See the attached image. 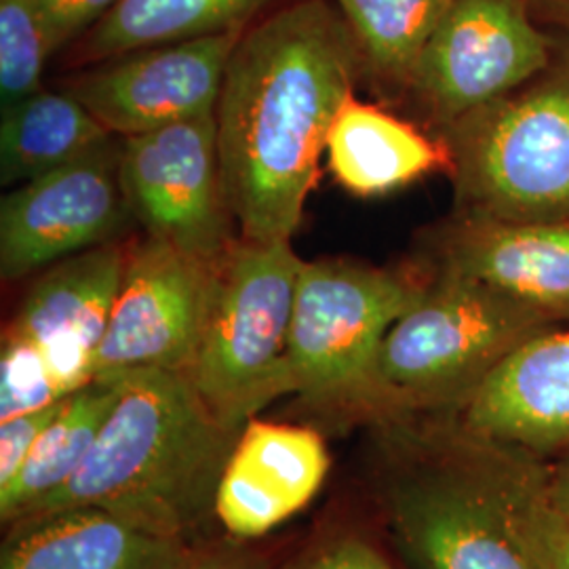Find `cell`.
Listing matches in <instances>:
<instances>
[{
  "label": "cell",
  "mask_w": 569,
  "mask_h": 569,
  "mask_svg": "<svg viewBox=\"0 0 569 569\" xmlns=\"http://www.w3.org/2000/svg\"><path fill=\"white\" fill-rule=\"evenodd\" d=\"M367 74L336 2L296 0L249 26L216 108L226 197L241 239L293 241L342 103Z\"/></svg>",
  "instance_id": "obj_1"
},
{
  "label": "cell",
  "mask_w": 569,
  "mask_h": 569,
  "mask_svg": "<svg viewBox=\"0 0 569 569\" xmlns=\"http://www.w3.org/2000/svg\"><path fill=\"white\" fill-rule=\"evenodd\" d=\"M399 449L382 481L397 547L418 569H536L523 540L547 460L465 427L453 411L382 425Z\"/></svg>",
  "instance_id": "obj_2"
},
{
  "label": "cell",
  "mask_w": 569,
  "mask_h": 569,
  "mask_svg": "<svg viewBox=\"0 0 569 569\" xmlns=\"http://www.w3.org/2000/svg\"><path fill=\"white\" fill-rule=\"evenodd\" d=\"M121 390L77 475L30 515L100 509L136 528L188 540L213 515L239 432L222 425L188 376L117 373Z\"/></svg>",
  "instance_id": "obj_3"
},
{
  "label": "cell",
  "mask_w": 569,
  "mask_h": 569,
  "mask_svg": "<svg viewBox=\"0 0 569 569\" xmlns=\"http://www.w3.org/2000/svg\"><path fill=\"white\" fill-rule=\"evenodd\" d=\"M428 281L422 262L305 260L287 348L293 395L340 420L380 427L397 420L380 352L390 327L425 296Z\"/></svg>",
  "instance_id": "obj_4"
},
{
  "label": "cell",
  "mask_w": 569,
  "mask_h": 569,
  "mask_svg": "<svg viewBox=\"0 0 569 569\" xmlns=\"http://www.w3.org/2000/svg\"><path fill=\"white\" fill-rule=\"evenodd\" d=\"M435 133L451 159L453 211L569 220V42L531 81Z\"/></svg>",
  "instance_id": "obj_5"
},
{
  "label": "cell",
  "mask_w": 569,
  "mask_h": 569,
  "mask_svg": "<svg viewBox=\"0 0 569 569\" xmlns=\"http://www.w3.org/2000/svg\"><path fill=\"white\" fill-rule=\"evenodd\" d=\"M557 326L489 284L430 270L425 296L387 333L380 373L399 418L456 411L512 350Z\"/></svg>",
  "instance_id": "obj_6"
},
{
  "label": "cell",
  "mask_w": 569,
  "mask_h": 569,
  "mask_svg": "<svg viewBox=\"0 0 569 569\" xmlns=\"http://www.w3.org/2000/svg\"><path fill=\"white\" fill-rule=\"evenodd\" d=\"M305 260L291 241L239 239L218 289L188 380L216 418L241 432L266 406L293 395L289 333Z\"/></svg>",
  "instance_id": "obj_7"
},
{
  "label": "cell",
  "mask_w": 569,
  "mask_h": 569,
  "mask_svg": "<svg viewBox=\"0 0 569 569\" xmlns=\"http://www.w3.org/2000/svg\"><path fill=\"white\" fill-rule=\"evenodd\" d=\"M121 180L143 234L220 266L241 232L226 197L216 112L122 138Z\"/></svg>",
  "instance_id": "obj_8"
},
{
  "label": "cell",
  "mask_w": 569,
  "mask_h": 569,
  "mask_svg": "<svg viewBox=\"0 0 569 569\" xmlns=\"http://www.w3.org/2000/svg\"><path fill=\"white\" fill-rule=\"evenodd\" d=\"M552 53L526 0H453L407 91L439 131L531 81Z\"/></svg>",
  "instance_id": "obj_9"
},
{
  "label": "cell",
  "mask_w": 569,
  "mask_h": 569,
  "mask_svg": "<svg viewBox=\"0 0 569 569\" xmlns=\"http://www.w3.org/2000/svg\"><path fill=\"white\" fill-rule=\"evenodd\" d=\"M218 272L220 266L148 234L129 241L121 289L96 355V378L133 369L186 376L203 340Z\"/></svg>",
  "instance_id": "obj_10"
},
{
  "label": "cell",
  "mask_w": 569,
  "mask_h": 569,
  "mask_svg": "<svg viewBox=\"0 0 569 569\" xmlns=\"http://www.w3.org/2000/svg\"><path fill=\"white\" fill-rule=\"evenodd\" d=\"M117 136L72 163L16 186L0 203V277L21 281L98 244L133 220Z\"/></svg>",
  "instance_id": "obj_11"
},
{
  "label": "cell",
  "mask_w": 569,
  "mask_h": 569,
  "mask_svg": "<svg viewBox=\"0 0 569 569\" xmlns=\"http://www.w3.org/2000/svg\"><path fill=\"white\" fill-rule=\"evenodd\" d=\"M243 32L167 42L82 66L63 91L117 138L213 114L226 66Z\"/></svg>",
  "instance_id": "obj_12"
},
{
  "label": "cell",
  "mask_w": 569,
  "mask_h": 569,
  "mask_svg": "<svg viewBox=\"0 0 569 569\" xmlns=\"http://www.w3.org/2000/svg\"><path fill=\"white\" fill-rule=\"evenodd\" d=\"M430 270L456 272L489 284L569 323V220L509 222L453 211L425 237Z\"/></svg>",
  "instance_id": "obj_13"
},
{
  "label": "cell",
  "mask_w": 569,
  "mask_h": 569,
  "mask_svg": "<svg viewBox=\"0 0 569 569\" xmlns=\"http://www.w3.org/2000/svg\"><path fill=\"white\" fill-rule=\"evenodd\" d=\"M127 244H98L49 266L28 287L4 333L28 338L63 397L96 380V355L121 289Z\"/></svg>",
  "instance_id": "obj_14"
},
{
  "label": "cell",
  "mask_w": 569,
  "mask_h": 569,
  "mask_svg": "<svg viewBox=\"0 0 569 569\" xmlns=\"http://www.w3.org/2000/svg\"><path fill=\"white\" fill-rule=\"evenodd\" d=\"M329 467V449L315 428L256 416L230 449L213 517L232 538H262L315 500Z\"/></svg>",
  "instance_id": "obj_15"
},
{
  "label": "cell",
  "mask_w": 569,
  "mask_h": 569,
  "mask_svg": "<svg viewBox=\"0 0 569 569\" xmlns=\"http://www.w3.org/2000/svg\"><path fill=\"white\" fill-rule=\"evenodd\" d=\"M465 427L542 460L569 449V323L512 350L453 411Z\"/></svg>",
  "instance_id": "obj_16"
},
{
  "label": "cell",
  "mask_w": 569,
  "mask_h": 569,
  "mask_svg": "<svg viewBox=\"0 0 569 569\" xmlns=\"http://www.w3.org/2000/svg\"><path fill=\"white\" fill-rule=\"evenodd\" d=\"M197 552L100 509H63L11 523L0 569H183Z\"/></svg>",
  "instance_id": "obj_17"
},
{
  "label": "cell",
  "mask_w": 569,
  "mask_h": 569,
  "mask_svg": "<svg viewBox=\"0 0 569 569\" xmlns=\"http://www.w3.org/2000/svg\"><path fill=\"white\" fill-rule=\"evenodd\" d=\"M329 169L355 197H385L428 173H449L448 146L420 127L355 93L342 103L327 138Z\"/></svg>",
  "instance_id": "obj_18"
},
{
  "label": "cell",
  "mask_w": 569,
  "mask_h": 569,
  "mask_svg": "<svg viewBox=\"0 0 569 569\" xmlns=\"http://www.w3.org/2000/svg\"><path fill=\"white\" fill-rule=\"evenodd\" d=\"M296 0H119L74 44L82 66L167 42L244 32Z\"/></svg>",
  "instance_id": "obj_19"
},
{
  "label": "cell",
  "mask_w": 569,
  "mask_h": 569,
  "mask_svg": "<svg viewBox=\"0 0 569 569\" xmlns=\"http://www.w3.org/2000/svg\"><path fill=\"white\" fill-rule=\"evenodd\" d=\"M119 390V376H98L61 401L16 481L0 489L2 523L20 521L77 475L96 446Z\"/></svg>",
  "instance_id": "obj_20"
},
{
  "label": "cell",
  "mask_w": 569,
  "mask_h": 569,
  "mask_svg": "<svg viewBox=\"0 0 569 569\" xmlns=\"http://www.w3.org/2000/svg\"><path fill=\"white\" fill-rule=\"evenodd\" d=\"M114 138L74 96L41 89L2 110L0 182L20 186Z\"/></svg>",
  "instance_id": "obj_21"
},
{
  "label": "cell",
  "mask_w": 569,
  "mask_h": 569,
  "mask_svg": "<svg viewBox=\"0 0 569 569\" xmlns=\"http://www.w3.org/2000/svg\"><path fill=\"white\" fill-rule=\"evenodd\" d=\"M366 60L367 74L409 89L413 70L453 0H333Z\"/></svg>",
  "instance_id": "obj_22"
},
{
  "label": "cell",
  "mask_w": 569,
  "mask_h": 569,
  "mask_svg": "<svg viewBox=\"0 0 569 569\" xmlns=\"http://www.w3.org/2000/svg\"><path fill=\"white\" fill-rule=\"evenodd\" d=\"M51 47L32 0H0V102L2 110L42 89Z\"/></svg>",
  "instance_id": "obj_23"
},
{
  "label": "cell",
  "mask_w": 569,
  "mask_h": 569,
  "mask_svg": "<svg viewBox=\"0 0 569 569\" xmlns=\"http://www.w3.org/2000/svg\"><path fill=\"white\" fill-rule=\"evenodd\" d=\"M61 399L60 388L42 357L28 338L2 333L0 348V420L41 411Z\"/></svg>",
  "instance_id": "obj_24"
},
{
  "label": "cell",
  "mask_w": 569,
  "mask_h": 569,
  "mask_svg": "<svg viewBox=\"0 0 569 569\" xmlns=\"http://www.w3.org/2000/svg\"><path fill=\"white\" fill-rule=\"evenodd\" d=\"M42 30L58 53L70 42L84 37L119 0H32Z\"/></svg>",
  "instance_id": "obj_25"
},
{
  "label": "cell",
  "mask_w": 569,
  "mask_h": 569,
  "mask_svg": "<svg viewBox=\"0 0 569 569\" xmlns=\"http://www.w3.org/2000/svg\"><path fill=\"white\" fill-rule=\"evenodd\" d=\"M523 540L536 569H569V523L550 507L547 493L529 509Z\"/></svg>",
  "instance_id": "obj_26"
},
{
  "label": "cell",
  "mask_w": 569,
  "mask_h": 569,
  "mask_svg": "<svg viewBox=\"0 0 569 569\" xmlns=\"http://www.w3.org/2000/svg\"><path fill=\"white\" fill-rule=\"evenodd\" d=\"M61 401L56 406L44 407L41 411L0 420V489L9 488L16 481L42 430L58 413Z\"/></svg>",
  "instance_id": "obj_27"
},
{
  "label": "cell",
  "mask_w": 569,
  "mask_h": 569,
  "mask_svg": "<svg viewBox=\"0 0 569 569\" xmlns=\"http://www.w3.org/2000/svg\"><path fill=\"white\" fill-rule=\"evenodd\" d=\"M283 569H395L382 552L355 536L327 538Z\"/></svg>",
  "instance_id": "obj_28"
},
{
  "label": "cell",
  "mask_w": 569,
  "mask_h": 569,
  "mask_svg": "<svg viewBox=\"0 0 569 569\" xmlns=\"http://www.w3.org/2000/svg\"><path fill=\"white\" fill-rule=\"evenodd\" d=\"M183 569H270V563L260 552L243 547H222L197 552Z\"/></svg>",
  "instance_id": "obj_29"
},
{
  "label": "cell",
  "mask_w": 569,
  "mask_h": 569,
  "mask_svg": "<svg viewBox=\"0 0 569 569\" xmlns=\"http://www.w3.org/2000/svg\"><path fill=\"white\" fill-rule=\"evenodd\" d=\"M547 498L550 507L569 523V449L550 465Z\"/></svg>",
  "instance_id": "obj_30"
}]
</instances>
